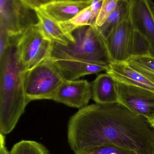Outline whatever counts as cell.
Wrapping results in <instances>:
<instances>
[{
    "label": "cell",
    "instance_id": "obj_3",
    "mask_svg": "<svg viewBox=\"0 0 154 154\" xmlns=\"http://www.w3.org/2000/svg\"><path fill=\"white\" fill-rule=\"evenodd\" d=\"M72 35L75 41L68 45L53 42L50 59L110 63L105 40L96 27L79 28L72 32Z\"/></svg>",
    "mask_w": 154,
    "mask_h": 154
},
{
    "label": "cell",
    "instance_id": "obj_11",
    "mask_svg": "<svg viewBox=\"0 0 154 154\" xmlns=\"http://www.w3.org/2000/svg\"><path fill=\"white\" fill-rule=\"evenodd\" d=\"M53 60L61 71L64 79L69 80H75L87 75L98 74L103 71L106 72L110 64L106 61Z\"/></svg>",
    "mask_w": 154,
    "mask_h": 154
},
{
    "label": "cell",
    "instance_id": "obj_12",
    "mask_svg": "<svg viewBox=\"0 0 154 154\" xmlns=\"http://www.w3.org/2000/svg\"><path fill=\"white\" fill-rule=\"evenodd\" d=\"M92 0L74 1L58 0L52 1L40 8L48 15L58 22L70 20L91 4Z\"/></svg>",
    "mask_w": 154,
    "mask_h": 154
},
{
    "label": "cell",
    "instance_id": "obj_7",
    "mask_svg": "<svg viewBox=\"0 0 154 154\" xmlns=\"http://www.w3.org/2000/svg\"><path fill=\"white\" fill-rule=\"evenodd\" d=\"M118 102L148 120L154 118V92L116 82Z\"/></svg>",
    "mask_w": 154,
    "mask_h": 154
},
{
    "label": "cell",
    "instance_id": "obj_1",
    "mask_svg": "<svg viewBox=\"0 0 154 154\" xmlns=\"http://www.w3.org/2000/svg\"><path fill=\"white\" fill-rule=\"evenodd\" d=\"M68 141L75 154L105 144L152 154L154 128L149 120L119 102L87 105L70 119Z\"/></svg>",
    "mask_w": 154,
    "mask_h": 154
},
{
    "label": "cell",
    "instance_id": "obj_9",
    "mask_svg": "<svg viewBox=\"0 0 154 154\" xmlns=\"http://www.w3.org/2000/svg\"><path fill=\"white\" fill-rule=\"evenodd\" d=\"M92 97L91 85L86 80L65 79L52 100L71 107L81 109L87 106Z\"/></svg>",
    "mask_w": 154,
    "mask_h": 154
},
{
    "label": "cell",
    "instance_id": "obj_22",
    "mask_svg": "<svg viewBox=\"0 0 154 154\" xmlns=\"http://www.w3.org/2000/svg\"><path fill=\"white\" fill-rule=\"evenodd\" d=\"M119 0H104L100 12L98 16L96 27L102 26L118 5Z\"/></svg>",
    "mask_w": 154,
    "mask_h": 154
},
{
    "label": "cell",
    "instance_id": "obj_27",
    "mask_svg": "<svg viewBox=\"0 0 154 154\" xmlns=\"http://www.w3.org/2000/svg\"><path fill=\"white\" fill-rule=\"evenodd\" d=\"M152 154H154V143L153 146L152 150Z\"/></svg>",
    "mask_w": 154,
    "mask_h": 154
},
{
    "label": "cell",
    "instance_id": "obj_17",
    "mask_svg": "<svg viewBox=\"0 0 154 154\" xmlns=\"http://www.w3.org/2000/svg\"><path fill=\"white\" fill-rule=\"evenodd\" d=\"M132 68L154 84V56H132L127 61Z\"/></svg>",
    "mask_w": 154,
    "mask_h": 154
},
{
    "label": "cell",
    "instance_id": "obj_18",
    "mask_svg": "<svg viewBox=\"0 0 154 154\" xmlns=\"http://www.w3.org/2000/svg\"><path fill=\"white\" fill-rule=\"evenodd\" d=\"M91 11V7L90 5L70 20L58 22L59 24L65 33L74 40L72 35V32L82 27L90 26Z\"/></svg>",
    "mask_w": 154,
    "mask_h": 154
},
{
    "label": "cell",
    "instance_id": "obj_16",
    "mask_svg": "<svg viewBox=\"0 0 154 154\" xmlns=\"http://www.w3.org/2000/svg\"><path fill=\"white\" fill-rule=\"evenodd\" d=\"M128 0H119L116 9L105 22L100 27H96V28L102 38L105 40L118 25L128 19Z\"/></svg>",
    "mask_w": 154,
    "mask_h": 154
},
{
    "label": "cell",
    "instance_id": "obj_4",
    "mask_svg": "<svg viewBox=\"0 0 154 154\" xmlns=\"http://www.w3.org/2000/svg\"><path fill=\"white\" fill-rule=\"evenodd\" d=\"M64 79L61 71L50 58L26 71L24 86L27 102L52 100Z\"/></svg>",
    "mask_w": 154,
    "mask_h": 154
},
{
    "label": "cell",
    "instance_id": "obj_26",
    "mask_svg": "<svg viewBox=\"0 0 154 154\" xmlns=\"http://www.w3.org/2000/svg\"><path fill=\"white\" fill-rule=\"evenodd\" d=\"M149 122H150L151 125H152V127L154 128V118L152 119H150V120H149Z\"/></svg>",
    "mask_w": 154,
    "mask_h": 154
},
{
    "label": "cell",
    "instance_id": "obj_20",
    "mask_svg": "<svg viewBox=\"0 0 154 154\" xmlns=\"http://www.w3.org/2000/svg\"><path fill=\"white\" fill-rule=\"evenodd\" d=\"M151 54V46L147 39L139 31L134 29L131 41L130 57Z\"/></svg>",
    "mask_w": 154,
    "mask_h": 154
},
{
    "label": "cell",
    "instance_id": "obj_24",
    "mask_svg": "<svg viewBox=\"0 0 154 154\" xmlns=\"http://www.w3.org/2000/svg\"><path fill=\"white\" fill-rule=\"evenodd\" d=\"M24 7L32 11H35L37 8H40L42 5L52 0H18Z\"/></svg>",
    "mask_w": 154,
    "mask_h": 154
},
{
    "label": "cell",
    "instance_id": "obj_14",
    "mask_svg": "<svg viewBox=\"0 0 154 154\" xmlns=\"http://www.w3.org/2000/svg\"><path fill=\"white\" fill-rule=\"evenodd\" d=\"M34 11L37 18L36 25L45 38L61 45H67L74 42L63 31L58 22L50 17L41 8H37Z\"/></svg>",
    "mask_w": 154,
    "mask_h": 154
},
{
    "label": "cell",
    "instance_id": "obj_25",
    "mask_svg": "<svg viewBox=\"0 0 154 154\" xmlns=\"http://www.w3.org/2000/svg\"><path fill=\"white\" fill-rule=\"evenodd\" d=\"M5 140L4 135L0 134V154H10L5 146Z\"/></svg>",
    "mask_w": 154,
    "mask_h": 154
},
{
    "label": "cell",
    "instance_id": "obj_6",
    "mask_svg": "<svg viewBox=\"0 0 154 154\" xmlns=\"http://www.w3.org/2000/svg\"><path fill=\"white\" fill-rule=\"evenodd\" d=\"M0 24L11 38L20 36L37 23L35 11L24 7L18 0H0Z\"/></svg>",
    "mask_w": 154,
    "mask_h": 154
},
{
    "label": "cell",
    "instance_id": "obj_5",
    "mask_svg": "<svg viewBox=\"0 0 154 154\" xmlns=\"http://www.w3.org/2000/svg\"><path fill=\"white\" fill-rule=\"evenodd\" d=\"M20 59L25 71L50 58L53 42L44 37L36 24L17 38Z\"/></svg>",
    "mask_w": 154,
    "mask_h": 154
},
{
    "label": "cell",
    "instance_id": "obj_23",
    "mask_svg": "<svg viewBox=\"0 0 154 154\" xmlns=\"http://www.w3.org/2000/svg\"><path fill=\"white\" fill-rule=\"evenodd\" d=\"M104 0H92L90 4L91 7V17L90 26L96 27V20L100 12Z\"/></svg>",
    "mask_w": 154,
    "mask_h": 154
},
{
    "label": "cell",
    "instance_id": "obj_21",
    "mask_svg": "<svg viewBox=\"0 0 154 154\" xmlns=\"http://www.w3.org/2000/svg\"><path fill=\"white\" fill-rule=\"evenodd\" d=\"M77 154H137L134 151L124 148L122 146L107 143L97 147L83 152Z\"/></svg>",
    "mask_w": 154,
    "mask_h": 154
},
{
    "label": "cell",
    "instance_id": "obj_8",
    "mask_svg": "<svg viewBox=\"0 0 154 154\" xmlns=\"http://www.w3.org/2000/svg\"><path fill=\"white\" fill-rule=\"evenodd\" d=\"M128 19L135 29L146 38L154 56V4L152 0H128Z\"/></svg>",
    "mask_w": 154,
    "mask_h": 154
},
{
    "label": "cell",
    "instance_id": "obj_13",
    "mask_svg": "<svg viewBox=\"0 0 154 154\" xmlns=\"http://www.w3.org/2000/svg\"><path fill=\"white\" fill-rule=\"evenodd\" d=\"M106 73L116 82L146 89L154 92V84L132 68L127 62H111Z\"/></svg>",
    "mask_w": 154,
    "mask_h": 154
},
{
    "label": "cell",
    "instance_id": "obj_28",
    "mask_svg": "<svg viewBox=\"0 0 154 154\" xmlns=\"http://www.w3.org/2000/svg\"><path fill=\"white\" fill-rule=\"evenodd\" d=\"M58 1V0H52V1ZM74 1H86V0H74Z\"/></svg>",
    "mask_w": 154,
    "mask_h": 154
},
{
    "label": "cell",
    "instance_id": "obj_19",
    "mask_svg": "<svg viewBox=\"0 0 154 154\" xmlns=\"http://www.w3.org/2000/svg\"><path fill=\"white\" fill-rule=\"evenodd\" d=\"M10 154H51L42 144L31 140H22L14 145Z\"/></svg>",
    "mask_w": 154,
    "mask_h": 154
},
{
    "label": "cell",
    "instance_id": "obj_15",
    "mask_svg": "<svg viewBox=\"0 0 154 154\" xmlns=\"http://www.w3.org/2000/svg\"><path fill=\"white\" fill-rule=\"evenodd\" d=\"M91 88L92 98L96 103L108 104L118 102L116 81L107 73L98 75Z\"/></svg>",
    "mask_w": 154,
    "mask_h": 154
},
{
    "label": "cell",
    "instance_id": "obj_2",
    "mask_svg": "<svg viewBox=\"0 0 154 154\" xmlns=\"http://www.w3.org/2000/svg\"><path fill=\"white\" fill-rule=\"evenodd\" d=\"M17 38L0 54V133L4 135L13 130L28 104Z\"/></svg>",
    "mask_w": 154,
    "mask_h": 154
},
{
    "label": "cell",
    "instance_id": "obj_10",
    "mask_svg": "<svg viewBox=\"0 0 154 154\" xmlns=\"http://www.w3.org/2000/svg\"><path fill=\"white\" fill-rule=\"evenodd\" d=\"M133 31L128 18L118 25L105 40L110 63L127 62L130 58Z\"/></svg>",
    "mask_w": 154,
    "mask_h": 154
}]
</instances>
